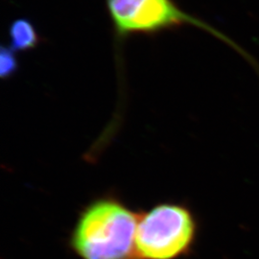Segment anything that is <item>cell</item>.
<instances>
[{
  "mask_svg": "<svg viewBox=\"0 0 259 259\" xmlns=\"http://www.w3.org/2000/svg\"><path fill=\"white\" fill-rule=\"evenodd\" d=\"M139 216L114 197L97 199L80 214L72 247L83 259H133Z\"/></svg>",
  "mask_w": 259,
  "mask_h": 259,
  "instance_id": "obj_1",
  "label": "cell"
},
{
  "mask_svg": "<svg viewBox=\"0 0 259 259\" xmlns=\"http://www.w3.org/2000/svg\"><path fill=\"white\" fill-rule=\"evenodd\" d=\"M197 222L185 204L164 203L139 216L136 246L139 257L173 259L194 243Z\"/></svg>",
  "mask_w": 259,
  "mask_h": 259,
  "instance_id": "obj_2",
  "label": "cell"
},
{
  "mask_svg": "<svg viewBox=\"0 0 259 259\" xmlns=\"http://www.w3.org/2000/svg\"><path fill=\"white\" fill-rule=\"evenodd\" d=\"M111 19L119 35L155 32L184 23L214 32L200 20L186 15L171 0H107Z\"/></svg>",
  "mask_w": 259,
  "mask_h": 259,
  "instance_id": "obj_3",
  "label": "cell"
},
{
  "mask_svg": "<svg viewBox=\"0 0 259 259\" xmlns=\"http://www.w3.org/2000/svg\"><path fill=\"white\" fill-rule=\"evenodd\" d=\"M11 48L16 51H26L37 47V31L33 24L25 19H18L10 27Z\"/></svg>",
  "mask_w": 259,
  "mask_h": 259,
  "instance_id": "obj_4",
  "label": "cell"
},
{
  "mask_svg": "<svg viewBox=\"0 0 259 259\" xmlns=\"http://www.w3.org/2000/svg\"><path fill=\"white\" fill-rule=\"evenodd\" d=\"M16 52L11 47H1L0 49V76L2 79H8L18 70V60Z\"/></svg>",
  "mask_w": 259,
  "mask_h": 259,
  "instance_id": "obj_5",
  "label": "cell"
}]
</instances>
